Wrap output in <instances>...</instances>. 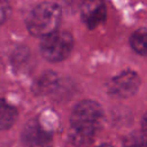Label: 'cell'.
<instances>
[{
	"instance_id": "cell-1",
	"label": "cell",
	"mask_w": 147,
	"mask_h": 147,
	"mask_svg": "<svg viewBox=\"0 0 147 147\" xmlns=\"http://www.w3.org/2000/svg\"><path fill=\"white\" fill-rule=\"evenodd\" d=\"M103 118V113L99 103L84 100L77 103L71 114L70 138L75 145H88L99 130Z\"/></svg>"
},
{
	"instance_id": "cell-2",
	"label": "cell",
	"mask_w": 147,
	"mask_h": 147,
	"mask_svg": "<svg viewBox=\"0 0 147 147\" xmlns=\"http://www.w3.org/2000/svg\"><path fill=\"white\" fill-rule=\"evenodd\" d=\"M62 16L61 8L53 2H44L32 9L26 20L28 30L37 37H46L56 31Z\"/></svg>"
},
{
	"instance_id": "cell-3",
	"label": "cell",
	"mask_w": 147,
	"mask_h": 147,
	"mask_svg": "<svg viewBox=\"0 0 147 147\" xmlns=\"http://www.w3.org/2000/svg\"><path fill=\"white\" fill-rule=\"evenodd\" d=\"M74 39L69 32L55 31L44 37L40 51L42 56L51 62H59L64 60L71 52Z\"/></svg>"
},
{
	"instance_id": "cell-4",
	"label": "cell",
	"mask_w": 147,
	"mask_h": 147,
	"mask_svg": "<svg viewBox=\"0 0 147 147\" xmlns=\"http://www.w3.org/2000/svg\"><path fill=\"white\" fill-rule=\"evenodd\" d=\"M140 86L139 76L131 70H125L114 77L108 84L110 94L118 98H129L137 93Z\"/></svg>"
},
{
	"instance_id": "cell-5",
	"label": "cell",
	"mask_w": 147,
	"mask_h": 147,
	"mask_svg": "<svg viewBox=\"0 0 147 147\" xmlns=\"http://www.w3.org/2000/svg\"><path fill=\"white\" fill-rule=\"evenodd\" d=\"M22 141L24 147H51L53 137L37 121H30L23 129Z\"/></svg>"
},
{
	"instance_id": "cell-6",
	"label": "cell",
	"mask_w": 147,
	"mask_h": 147,
	"mask_svg": "<svg viewBox=\"0 0 147 147\" xmlns=\"http://www.w3.org/2000/svg\"><path fill=\"white\" fill-rule=\"evenodd\" d=\"M80 16L83 22L91 29L103 23L107 16V9L103 0H83L80 6Z\"/></svg>"
},
{
	"instance_id": "cell-7",
	"label": "cell",
	"mask_w": 147,
	"mask_h": 147,
	"mask_svg": "<svg viewBox=\"0 0 147 147\" xmlns=\"http://www.w3.org/2000/svg\"><path fill=\"white\" fill-rule=\"evenodd\" d=\"M17 118V110L5 100H0V130L9 129Z\"/></svg>"
},
{
	"instance_id": "cell-8",
	"label": "cell",
	"mask_w": 147,
	"mask_h": 147,
	"mask_svg": "<svg viewBox=\"0 0 147 147\" xmlns=\"http://www.w3.org/2000/svg\"><path fill=\"white\" fill-rule=\"evenodd\" d=\"M130 44L136 53L147 55V28L136 30L130 38Z\"/></svg>"
},
{
	"instance_id": "cell-9",
	"label": "cell",
	"mask_w": 147,
	"mask_h": 147,
	"mask_svg": "<svg viewBox=\"0 0 147 147\" xmlns=\"http://www.w3.org/2000/svg\"><path fill=\"white\" fill-rule=\"evenodd\" d=\"M10 7L7 0H0V24H2L9 16Z\"/></svg>"
},
{
	"instance_id": "cell-10",
	"label": "cell",
	"mask_w": 147,
	"mask_h": 147,
	"mask_svg": "<svg viewBox=\"0 0 147 147\" xmlns=\"http://www.w3.org/2000/svg\"><path fill=\"white\" fill-rule=\"evenodd\" d=\"M134 146L136 147H147V138L141 134L140 138L134 140Z\"/></svg>"
},
{
	"instance_id": "cell-11",
	"label": "cell",
	"mask_w": 147,
	"mask_h": 147,
	"mask_svg": "<svg viewBox=\"0 0 147 147\" xmlns=\"http://www.w3.org/2000/svg\"><path fill=\"white\" fill-rule=\"evenodd\" d=\"M141 130H142V136L147 138V113L142 117V121H141Z\"/></svg>"
},
{
	"instance_id": "cell-12",
	"label": "cell",
	"mask_w": 147,
	"mask_h": 147,
	"mask_svg": "<svg viewBox=\"0 0 147 147\" xmlns=\"http://www.w3.org/2000/svg\"><path fill=\"white\" fill-rule=\"evenodd\" d=\"M98 147H113V146L111 145H108V144H103V145H100Z\"/></svg>"
}]
</instances>
